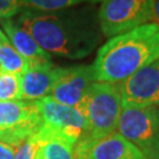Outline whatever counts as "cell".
I'll return each instance as SVG.
<instances>
[{"mask_svg": "<svg viewBox=\"0 0 159 159\" xmlns=\"http://www.w3.org/2000/svg\"><path fill=\"white\" fill-rule=\"evenodd\" d=\"M14 20L43 50L66 59L89 57L105 38L94 4L56 11L21 8Z\"/></svg>", "mask_w": 159, "mask_h": 159, "instance_id": "6da1fadb", "label": "cell"}, {"mask_svg": "<svg viewBox=\"0 0 159 159\" xmlns=\"http://www.w3.org/2000/svg\"><path fill=\"white\" fill-rule=\"evenodd\" d=\"M157 59L159 24H144L114 35L99 47L92 64L94 79L118 84Z\"/></svg>", "mask_w": 159, "mask_h": 159, "instance_id": "7a4b0ae2", "label": "cell"}, {"mask_svg": "<svg viewBox=\"0 0 159 159\" xmlns=\"http://www.w3.org/2000/svg\"><path fill=\"white\" fill-rule=\"evenodd\" d=\"M77 107L85 118V131L81 138L98 139L117 131L123 108L118 84L92 83Z\"/></svg>", "mask_w": 159, "mask_h": 159, "instance_id": "3957f363", "label": "cell"}, {"mask_svg": "<svg viewBox=\"0 0 159 159\" xmlns=\"http://www.w3.org/2000/svg\"><path fill=\"white\" fill-rule=\"evenodd\" d=\"M117 131L148 159H159V120L156 106H123Z\"/></svg>", "mask_w": 159, "mask_h": 159, "instance_id": "277c9868", "label": "cell"}, {"mask_svg": "<svg viewBox=\"0 0 159 159\" xmlns=\"http://www.w3.org/2000/svg\"><path fill=\"white\" fill-rule=\"evenodd\" d=\"M98 17L105 38L139 27L154 19V0H102Z\"/></svg>", "mask_w": 159, "mask_h": 159, "instance_id": "5b68a950", "label": "cell"}, {"mask_svg": "<svg viewBox=\"0 0 159 159\" xmlns=\"http://www.w3.org/2000/svg\"><path fill=\"white\" fill-rule=\"evenodd\" d=\"M35 102L41 117V126L34 137L38 139L60 137L75 145L85 131V118L79 108L64 105L51 97H45Z\"/></svg>", "mask_w": 159, "mask_h": 159, "instance_id": "8992f818", "label": "cell"}, {"mask_svg": "<svg viewBox=\"0 0 159 159\" xmlns=\"http://www.w3.org/2000/svg\"><path fill=\"white\" fill-rule=\"evenodd\" d=\"M41 126L37 102L0 100V142L18 148Z\"/></svg>", "mask_w": 159, "mask_h": 159, "instance_id": "52a82bcc", "label": "cell"}, {"mask_svg": "<svg viewBox=\"0 0 159 159\" xmlns=\"http://www.w3.org/2000/svg\"><path fill=\"white\" fill-rule=\"evenodd\" d=\"M123 106H159V59L118 83Z\"/></svg>", "mask_w": 159, "mask_h": 159, "instance_id": "ba28073f", "label": "cell"}, {"mask_svg": "<svg viewBox=\"0 0 159 159\" xmlns=\"http://www.w3.org/2000/svg\"><path fill=\"white\" fill-rule=\"evenodd\" d=\"M74 154L75 159H148L118 131L98 139L80 138L74 146Z\"/></svg>", "mask_w": 159, "mask_h": 159, "instance_id": "9c48e42d", "label": "cell"}, {"mask_svg": "<svg viewBox=\"0 0 159 159\" xmlns=\"http://www.w3.org/2000/svg\"><path fill=\"white\" fill-rule=\"evenodd\" d=\"M94 81L92 65L58 67L57 78L50 97L64 105L77 107Z\"/></svg>", "mask_w": 159, "mask_h": 159, "instance_id": "30bf717a", "label": "cell"}, {"mask_svg": "<svg viewBox=\"0 0 159 159\" xmlns=\"http://www.w3.org/2000/svg\"><path fill=\"white\" fill-rule=\"evenodd\" d=\"M58 67L51 59L30 61L29 68L21 75V99L37 102L50 97L57 78Z\"/></svg>", "mask_w": 159, "mask_h": 159, "instance_id": "8fae6325", "label": "cell"}, {"mask_svg": "<svg viewBox=\"0 0 159 159\" xmlns=\"http://www.w3.org/2000/svg\"><path fill=\"white\" fill-rule=\"evenodd\" d=\"M0 26L14 48L29 61L51 59V54L43 50L33 37L26 30L19 26L14 19H0Z\"/></svg>", "mask_w": 159, "mask_h": 159, "instance_id": "7c38bea8", "label": "cell"}, {"mask_svg": "<svg viewBox=\"0 0 159 159\" xmlns=\"http://www.w3.org/2000/svg\"><path fill=\"white\" fill-rule=\"evenodd\" d=\"M35 139L39 142V148L34 159H75V145L64 138L51 136L43 139Z\"/></svg>", "mask_w": 159, "mask_h": 159, "instance_id": "4fadbf2b", "label": "cell"}, {"mask_svg": "<svg viewBox=\"0 0 159 159\" xmlns=\"http://www.w3.org/2000/svg\"><path fill=\"white\" fill-rule=\"evenodd\" d=\"M30 61L19 53L0 29V67L5 72L23 75L29 68Z\"/></svg>", "mask_w": 159, "mask_h": 159, "instance_id": "5bb4252c", "label": "cell"}, {"mask_svg": "<svg viewBox=\"0 0 159 159\" xmlns=\"http://www.w3.org/2000/svg\"><path fill=\"white\" fill-rule=\"evenodd\" d=\"M23 8H31L38 11H56L73 6L96 4L102 0H20Z\"/></svg>", "mask_w": 159, "mask_h": 159, "instance_id": "9a60e30c", "label": "cell"}, {"mask_svg": "<svg viewBox=\"0 0 159 159\" xmlns=\"http://www.w3.org/2000/svg\"><path fill=\"white\" fill-rule=\"evenodd\" d=\"M21 99V75L2 71L0 74V100Z\"/></svg>", "mask_w": 159, "mask_h": 159, "instance_id": "2e32d148", "label": "cell"}, {"mask_svg": "<svg viewBox=\"0 0 159 159\" xmlns=\"http://www.w3.org/2000/svg\"><path fill=\"white\" fill-rule=\"evenodd\" d=\"M38 148L39 142L34 138V136H31L17 148L14 159H34Z\"/></svg>", "mask_w": 159, "mask_h": 159, "instance_id": "e0dca14e", "label": "cell"}, {"mask_svg": "<svg viewBox=\"0 0 159 159\" xmlns=\"http://www.w3.org/2000/svg\"><path fill=\"white\" fill-rule=\"evenodd\" d=\"M21 8L20 0H0V19L16 17Z\"/></svg>", "mask_w": 159, "mask_h": 159, "instance_id": "ac0fdd59", "label": "cell"}, {"mask_svg": "<svg viewBox=\"0 0 159 159\" xmlns=\"http://www.w3.org/2000/svg\"><path fill=\"white\" fill-rule=\"evenodd\" d=\"M17 148L0 142V159H14Z\"/></svg>", "mask_w": 159, "mask_h": 159, "instance_id": "d6986e66", "label": "cell"}, {"mask_svg": "<svg viewBox=\"0 0 159 159\" xmlns=\"http://www.w3.org/2000/svg\"><path fill=\"white\" fill-rule=\"evenodd\" d=\"M154 19L159 24V0H154Z\"/></svg>", "mask_w": 159, "mask_h": 159, "instance_id": "ffe728a7", "label": "cell"}, {"mask_svg": "<svg viewBox=\"0 0 159 159\" xmlns=\"http://www.w3.org/2000/svg\"><path fill=\"white\" fill-rule=\"evenodd\" d=\"M2 71H4V70H2V68L0 67V74H1V72H2Z\"/></svg>", "mask_w": 159, "mask_h": 159, "instance_id": "44dd1931", "label": "cell"}, {"mask_svg": "<svg viewBox=\"0 0 159 159\" xmlns=\"http://www.w3.org/2000/svg\"><path fill=\"white\" fill-rule=\"evenodd\" d=\"M158 120H159V108H158Z\"/></svg>", "mask_w": 159, "mask_h": 159, "instance_id": "7402d4cb", "label": "cell"}]
</instances>
